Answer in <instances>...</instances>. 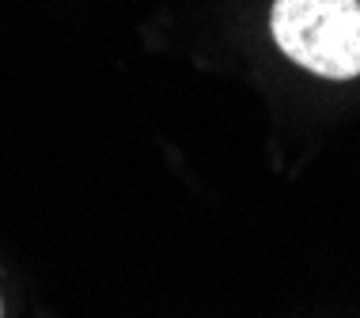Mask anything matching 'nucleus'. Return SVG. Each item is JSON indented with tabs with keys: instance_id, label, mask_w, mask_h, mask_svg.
<instances>
[{
	"instance_id": "1",
	"label": "nucleus",
	"mask_w": 360,
	"mask_h": 318,
	"mask_svg": "<svg viewBox=\"0 0 360 318\" xmlns=\"http://www.w3.org/2000/svg\"><path fill=\"white\" fill-rule=\"evenodd\" d=\"M274 46L323 80L360 76V0H274Z\"/></svg>"
},
{
	"instance_id": "2",
	"label": "nucleus",
	"mask_w": 360,
	"mask_h": 318,
	"mask_svg": "<svg viewBox=\"0 0 360 318\" xmlns=\"http://www.w3.org/2000/svg\"><path fill=\"white\" fill-rule=\"evenodd\" d=\"M0 318H4V300H0Z\"/></svg>"
}]
</instances>
